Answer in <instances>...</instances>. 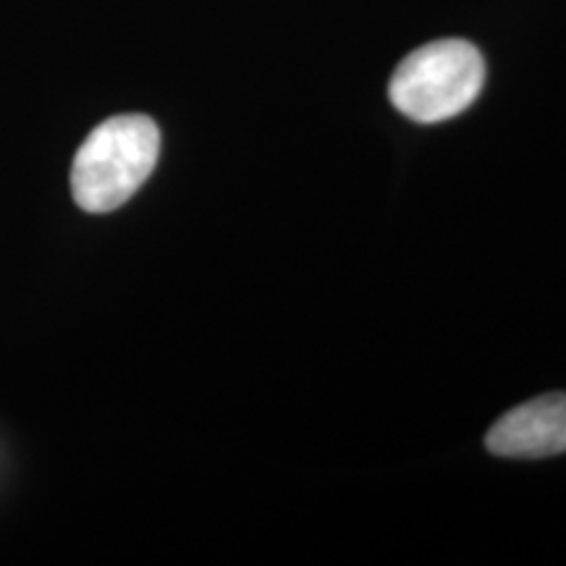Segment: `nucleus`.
I'll list each match as a JSON object with an SVG mask.
<instances>
[{
  "mask_svg": "<svg viewBox=\"0 0 566 566\" xmlns=\"http://www.w3.org/2000/svg\"><path fill=\"white\" fill-rule=\"evenodd\" d=\"M160 155V129L150 116L124 113L103 122L76 150L71 195L84 212H113L150 179Z\"/></svg>",
  "mask_w": 566,
  "mask_h": 566,
  "instance_id": "1",
  "label": "nucleus"
},
{
  "mask_svg": "<svg viewBox=\"0 0 566 566\" xmlns=\"http://www.w3.org/2000/svg\"><path fill=\"white\" fill-rule=\"evenodd\" d=\"M485 61L472 42L438 40L399 63L388 84L396 111L420 124L454 118L478 101Z\"/></svg>",
  "mask_w": 566,
  "mask_h": 566,
  "instance_id": "2",
  "label": "nucleus"
},
{
  "mask_svg": "<svg viewBox=\"0 0 566 566\" xmlns=\"http://www.w3.org/2000/svg\"><path fill=\"white\" fill-rule=\"evenodd\" d=\"M488 451L509 459H546L566 451V394H546L509 409L485 436Z\"/></svg>",
  "mask_w": 566,
  "mask_h": 566,
  "instance_id": "3",
  "label": "nucleus"
}]
</instances>
